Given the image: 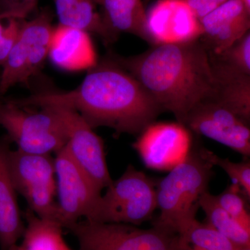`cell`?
<instances>
[{
    "instance_id": "603a6c76",
    "label": "cell",
    "mask_w": 250,
    "mask_h": 250,
    "mask_svg": "<svg viewBox=\"0 0 250 250\" xmlns=\"http://www.w3.org/2000/svg\"><path fill=\"white\" fill-rule=\"evenodd\" d=\"M209 56L236 71L250 75V31L222 53Z\"/></svg>"
},
{
    "instance_id": "3957f363",
    "label": "cell",
    "mask_w": 250,
    "mask_h": 250,
    "mask_svg": "<svg viewBox=\"0 0 250 250\" xmlns=\"http://www.w3.org/2000/svg\"><path fill=\"white\" fill-rule=\"evenodd\" d=\"M214 167L207 149L192 146L185 161L156 182V202L160 214L153 225L183 236L197 220L199 199L208 190Z\"/></svg>"
},
{
    "instance_id": "7a4b0ae2",
    "label": "cell",
    "mask_w": 250,
    "mask_h": 250,
    "mask_svg": "<svg viewBox=\"0 0 250 250\" xmlns=\"http://www.w3.org/2000/svg\"><path fill=\"white\" fill-rule=\"evenodd\" d=\"M135 77L162 108L184 124L189 112L214 98L215 80L209 54L199 40L153 45L129 57H113Z\"/></svg>"
},
{
    "instance_id": "e0dca14e",
    "label": "cell",
    "mask_w": 250,
    "mask_h": 250,
    "mask_svg": "<svg viewBox=\"0 0 250 250\" xmlns=\"http://www.w3.org/2000/svg\"><path fill=\"white\" fill-rule=\"evenodd\" d=\"M215 80L213 100L250 123V75L241 73L210 57Z\"/></svg>"
},
{
    "instance_id": "8992f818",
    "label": "cell",
    "mask_w": 250,
    "mask_h": 250,
    "mask_svg": "<svg viewBox=\"0 0 250 250\" xmlns=\"http://www.w3.org/2000/svg\"><path fill=\"white\" fill-rule=\"evenodd\" d=\"M79 250H184L177 233L153 225L141 229L126 224L77 222L67 229Z\"/></svg>"
},
{
    "instance_id": "ac0fdd59",
    "label": "cell",
    "mask_w": 250,
    "mask_h": 250,
    "mask_svg": "<svg viewBox=\"0 0 250 250\" xmlns=\"http://www.w3.org/2000/svg\"><path fill=\"white\" fill-rule=\"evenodd\" d=\"M59 24L93 33L106 44L114 42L118 35L110 30L97 11L95 0H53Z\"/></svg>"
},
{
    "instance_id": "30bf717a",
    "label": "cell",
    "mask_w": 250,
    "mask_h": 250,
    "mask_svg": "<svg viewBox=\"0 0 250 250\" xmlns=\"http://www.w3.org/2000/svg\"><path fill=\"white\" fill-rule=\"evenodd\" d=\"M148 168L170 171L183 163L191 151L192 133L176 122H154L132 145Z\"/></svg>"
},
{
    "instance_id": "f1b7e54d",
    "label": "cell",
    "mask_w": 250,
    "mask_h": 250,
    "mask_svg": "<svg viewBox=\"0 0 250 250\" xmlns=\"http://www.w3.org/2000/svg\"><path fill=\"white\" fill-rule=\"evenodd\" d=\"M238 250H250V248H243V249H239Z\"/></svg>"
},
{
    "instance_id": "52a82bcc",
    "label": "cell",
    "mask_w": 250,
    "mask_h": 250,
    "mask_svg": "<svg viewBox=\"0 0 250 250\" xmlns=\"http://www.w3.org/2000/svg\"><path fill=\"white\" fill-rule=\"evenodd\" d=\"M8 166L16 191L25 200L27 208L39 218L58 223L55 166L52 154H27L10 149Z\"/></svg>"
},
{
    "instance_id": "7402d4cb",
    "label": "cell",
    "mask_w": 250,
    "mask_h": 250,
    "mask_svg": "<svg viewBox=\"0 0 250 250\" xmlns=\"http://www.w3.org/2000/svg\"><path fill=\"white\" fill-rule=\"evenodd\" d=\"M184 250H238L228 238L207 224L196 220L183 236Z\"/></svg>"
},
{
    "instance_id": "4316f807",
    "label": "cell",
    "mask_w": 250,
    "mask_h": 250,
    "mask_svg": "<svg viewBox=\"0 0 250 250\" xmlns=\"http://www.w3.org/2000/svg\"><path fill=\"white\" fill-rule=\"evenodd\" d=\"M21 21L8 20L7 24L4 25L0 20V66L4 65L16 42Z\"/></svg>"
},
{
    "instance_id": "7c38bea8",
    "label": "cell",
    "mask_w": 250,
    "mask_h": 250,
    "mask_svg": "<svg viewBox=\"0 0 250 250\" xmlns=\"http://www.w3.org/2000/svg\"><path fill=\"white\" fill-rule=\"evenodd\" d=\"M183 125L192 134L213 140L247 159L250 156V125L213 99L192 108Z\"/></svg>"
},
{
    "instance_id": "484cf974",
    "label": "cell",
    "mask_w": 250,
    "mask_h": 250,
    "mask_svg": "<svg viewBox=\"0 0 250 250\" xmlns=\"http://www.w3.org/2000/svg\"><path fill=\"white\" fill-rule=\"evenodd\" d=\"M39 0H0V20L24 21L37 7Z\"/></svg>"
},
{
    "instance_id": "4fadbf2b",
    "label": "cell",
    "mask_w": 250,
    "mask_h": 250,
    "mask_svg": "<svg viewBox=\"0 0 250 250\" xmlns=\"http://www.w3.org/2000/svg\"><path fill=\"white\" fill-rule=\"evenodd\" d=\"M146 31L153 45L192 42L202 34L200 21L185 0H158L146 12Z\"/></svg>"
},
{
    "instance_id": "d4e9b609",
    "label": "cell",
    "mask_w": 250,
    "mask_h": 250,
    "mask_svg": "<svg viewBox=\"0 0 250 250\" xmlns=\"http://www.w3.org/2000/svg\"><path fill=\"white\" fill-rule=\"evenodd\" d=\"M207 156L213 166H219L241 188L246 199H250V162L249 160L236 163L223 159L207 149Z\"/></svg>"
},
{
    "instance_id": "6da1fadb",
    "label": "cell",
    "mask_w": 250,
    "mask_h": 250,
    "mask_svg": "<svg viewBox=\"0 0 250 250\" xmlns=\"http://www.w3.org/2000/svg\"><path fill=\"white\" fill-rule=\"evenodd\" d=\"M11 101L24 108H68L93 129L105 126L118 135L140 134L163 112L139 81L113 58L98 62L75 89L34 94Z\"/></svg>"
},
{
    "instance_id": "44dd1931",
    "label": "cell",
    "mask_w": 250,
    "mask_h": 250,
    "mask_svg": "<svg viewBox=\"0 0 250 250\" xmlns=\"http://www.w3.org/2000/svg\"><path fill=\"white\" fill-rule=\"evenodd\" d=\"M198 203L207 216V225L238 248H250V233L218 205L214 195L207 190L200 196Z\"/></svg>"
},
{
    "instance_id": "277c9868",
    "label": "cell",
    "mask_w": 250,
    "mask_h": 250,
    "mask_svg": "<svg viewBox=\"0 0 250 250\" xmlns=\"http://www.w3.org/2000/svg\"><path fill=\"white\" fill-rule=\"evenodd\" d=\"M157 208L156 182L129 165L102 195L87 221L140 225Z\"/></svg>"
},
{
    "instance_id": "83f0119b",
    "label": "cell",
    "mask_w": 250,
    "mask_h": 250,
    "mask_svg": "<svg viewBox=\"0 0 250 250\" xmlns=\"http://www.w3.org/2000/svg\"><path fill=\"white\" fill-rule=\"evenodd\" d=\"M199 20L214 11L228 0H185Z\"/></svg>"
},
{
    "instance_id": "9c48e42d",
    "label": "cell",
    "mask_w": 250,
    "mask_h": 250,
    "mask_svg": "<svg viewBox=\"0 0 250 250\" xmlns=\"http://www.w3.org/2000/svg\"><path fill=\"white\" fill-rule=\"evenodd\" d=\"M55 154L58 223L67 229L80 218H89L102 194L65 147Z\"/></svg>"
},
{
    "instance_id": "d6986e66",
    "label": "cell",
    "mask_w": 250,
    "mask_h": 250,
    "mask_svg": "<svg viewBox=\"0 0 250 250\" xmlns=\"http://www.w3.org/2000/svg\"><path fill=\"white\" fill-rule=\"evenodd\" d=\"M108 29L118 36L129 33L147 41L146 11L142 0H95Z\"/></svg>"
},
{
    "instance_id": "cb8c5ba5",
    "label": "cell",
    "mask_w": 250,
    "mask_h": 250,
    "mask_svg": "<svg viewBox=\"0 0 250 250\" xmlns=\"http://www.w3.org/2000/svg\"><path fill=\"white\" fill-rule=\"evenodd\" d=\"M242 195L240 187L233 184L215 196L218 205L250 233V215L246 209V202Z\"/></svg>"
},
{
    "instance_id": "2e32d148",
    "label": "cell",
    "mask_w": 250,
    "mask_h": 250,
    "mask_svg": "<svg viewBox=\"0 0 250 250\" xmlns=\"http://www.w3.org/2000/svg\"><path fill=\"white\" fill-rule=\"evenodd\" d=\"M10 150L7 141H0V249L16 246L25 229L22 212L18 205L17 192L8 166Z\"/></svg>"
},
{
    "instance_id": "9a60e30c",
    "label": "cell",
    "mask_w": 250,
    "mask_h": 250,
    "mask_svg": "<svg viewBox=\"0 0 250 250\" xmlns=\"http://www.w3.org/2000/svg\"><path fill=\"white\" fill-rule=\"evenodd\" d=\"M48 57L69 72L89 70L98 62L89 33L59 24L52 31Z\"/></svg>"
},
{
    "instance_id": "5b68a950",
    "label": "cell",
    "mask_w": 250,
    "mask_h": 250,
    "mask_svg": "<svg viewBox=\"0 0 250 250\" xmlns=\"http://www.w3.org/2000/svg\"><path fill=\"white\" fill-rule=\"evenodd\" d=\"M0 126L16 149L27 154H56L67 141L63 122L52 107L33 111L11 101L0 103Z\"/></svg>"
},
{
    "instance_id": "8fae6325",
    "label": "cell",
    "mask_w": 250,
    "mask_h": 250,
    "mask_svg": "<svg viewBox=\"0 0 250 250\" xmlns=\"http://www.w3.org/2000/svg\"><path fill=\"white\" fill-rule=\"evenodd\" d=\"M52 107L62 118L66 129L65 147L72 160L102 192L112 183L103 139L76 111L60 106Z\"/></svg>"
},
{
    "instance_id": "5bb4252c",
    "label": "cell",
    "mask_w": 250,
    "mask_h": 250,
    "mask_svg": "<svg viewBox=\"0 0 250 250\" xmlns=\"http://www.w3.org/2000/svg\"><path fill=\"white\" fill-rule=\"evenodd\" d=\"M250 11L241 0H228L200 21L201 41L208 53L219 54L249 32Z\"/></svg>"
},
{
    "instance_id": "ba28073f",
    "label": "cell",
    "mask_w": 250,
    "mask_h": 250,
    "mask_svg": "<svg viewBox=\"0 0 250 250\" xmlns=\"http://www.w3.org/2000/svg\"><path fill=\"white\" fill-rule=\"evenodd\" d=\"M48 11H42L29 21H21L19 34L3 65L0 94L18 83L28 84L48 57L54 27Z\"/></svg>"
},
{
    "instance_id": "ffe728a7",
    "label": "cell",
    "mask_w": 250,
    "mask_h": 250,
    "mask_svg": "<svg viewBox=\"0 0 250 250\" xmlns=\"http://www.w3.org/2000/svg\"><path fill=\"white\" fill-rule=\"evenodd\" d=\"M24 217L25 229L21 242L7 250H72L58 223L39 218L29 208Z\"/></svg>"
}]
</instances>
